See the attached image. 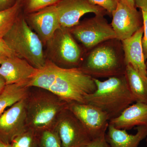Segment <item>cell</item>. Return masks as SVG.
Masks as SVG:
<instances>
[{
	"instance_id": "obj_1",
	"label": "cell",
	"mask_w": 147,
	"mask_h": 147,
	"mask_svg": "<svg viewBox=\"0 0 147 147\" xmlns=\"http://www.w3.org/2000/svg\"><path fill=\"white\" fill-rule=\"evenodd\" d=\"M26 86L47 90L67 102L82 103H86V96L96 89L94 78L79 67L64 68L49 60L38 69Z\"/></svg>"
},
{
	"instance_id": "obj_2",
	"label": "cell",
	"mask_w": 147,
	"mask_h": 147,
	"mask_svg": "<svg viewBox=\"0 0 147 147\" xmlns=\"http://www.w3.org/2000/svg\"><path fill=\"white\" fill-rule=\"evenodd\" d=\"M89 51L79 67L85 73L97 79L125 74L126 65L121 40H108Z\"/></svg>"
},
{
	"instance_id": "obj_3",
	"label": "cell",
	"mask_w": 147,
	"mask_h": 147,
	"mask_svg": "<svg viewBox=\"0 0 147 147\" xmlns=\"http://www.w3.org/2000/svg\"><path fill=\"white\" fill-rule=\"evenodd\" d=\"M94 79L96 90L86 96L85 102L102 110L108 115L110 120L118 117L135 102L125 74L110 77L104 81Z\"/></svg>"
},
{
	"instance_id": "obj_4",
	"label": "cell",
	"mask_w": 147,
	"mask_h": 147,
	"mask_svg": "<svg viewBox=\"0 0 147 147\" xmlns=\"http://www.w3.org/2000/svg\"><path fill=\"white\" fill-rule=\"evenodd\" d=\"M3 39L16 56L26 60L35 68L45 65L47 60L43 43L22 16L17 17Z\"/></svg>"
},
{
	"instance_id": "obj_5",
	"label": "cell",
	"mask_w": 147,
	"mask_h": 147,
	"mask_svg": "<svg viewBox=\"0 0 147 147\" xmlns=\"http://www.w3.org/2000/svg\"><path fill=\"white\" fill-rule=\"evenodd\" d=\"M48 55L66 68L79 67L84 51L74 39L69 28H60L46 44Z\"/></svg>"
},
{
	"instance_id": "obj_6",
	"label": "cell",
	"mask_w": 147,
	"mask_h": 147,
	"mask_svg": "<svg viewBox=\"0 0 147 147\" xmlns=\"http://www.w3.org/2000/svg\"><path fill=\"white\" fill-rule=\"evenodd\" d=\"M103 16L96 15L69 28L73 36L88 50L106 40L117 38L112 26Z\"/></svg>"
},
{
	"instance_id": "obj_7",
	"label": "cell",
	"mask_w": 147,
	"mask_h": 147,
	"mask_svg": "<svg viewBox=\"0 0 147 147\" xmlns=\"http://www.w3.org/2000/svg\"><path fill=\"white\" fill-rule=\"evenodd\" d=\"M67 104L60 98L44 97L34 100L27 110L30 129L38 133L50 129V125L67 108Z\"/></svg>"
},
{
	"instance_id": "obj_8",
	"label": "cell",
	"mask_w": 147,
	"mask_h": 147,
	"mask_svg": "<svg viewBox=\"0 0 147 147\" xmlns=\"http://www.w3.org/2000/svg\"><path fill=\"white\" fill-rule=\"evenodd\" d=\"M67 108L83 125L91 140L105 135L109 126L108 115L89 103L67 102Z\"/></svg>"
},
{
	"instance_id": "obj_9",
	"label": "cell",
	"mask_w": 147,
	"mask_h": 147,
	"mask_svg": "<svg viewBox=\"0 0 147 147\" xmlns=\"http://www.w3.org/2000/svg\"><path fill=\"white\" fill-rule=\"evenodd\" d=\"M56 130L62 147H86L91 141L81 122L67 108L60 115Z\"/></svg>"
},
{
	"instance_id": "obj_10",
	"label": "cell",
	"mask_w": 147,
	"mask_h": 147,
	"mask_svg": "<svg viewBox=\"0 0 147 147\" xmlns=\"http://www.w3.org/2000/svg\"><path fill=\"white\" fill-rule=\"evenodd\" d=\"M61 28H70L79 23L80 18L87 13L104 16L107 12L99 6L87 0H61L56 4Z\"/></svg>"
},
{
	"instance_id": "obj_11",
	"label": "cell",
	"mask_w": 147,
	"mask_h": 147,
	"mask_svg": "<svg viewBox=\"0 0 147 147\" xmlns=\"http://www.w3.org/2000/svg\"><path fill=\"white\" fill-rule=\"evenodd\" d=\"M25 99L16 102L0 115V141L5 144H10L15 137L27 129L24 125L27 118Z\"/></svg>"
},
{
	"instance_id": "obj_12",
	"label": "cell",
	"mask_w": 147,
	"mask_h": 147,
	"mask_svg": "<svg viewBox=\"0 0 147 147\" xmlns=\"http://www.w3.org/2000/svg\"><path fill=\"white\" fill-rule=\"evenodd\" d=\"M112 14L111 26L116 38L121 41L130 37L143 26L142 13L136 7L132 8L119 1Z\"/></svg>"
},
{
	"instance_id": "obj_13",
	"label": "cell",
	"mask_w": 147,
	"mask_h": 147,
	"mask_svg": "<svg viewBox=\"0 0 147 147\" xmlns=\"http://www.w3.org/2000/svg\"><path fill=\"white\" fill-rule=\"evenodd\" d=\"M27 21L43 44H46L56 30L61 28L56 4L30 13Z\"/></svg>"
},
{
	"instance_id": "obj_14",
	"label": "cell",
	"mask_w": 147,
	"mask_h": 147,
	"mask_svg": "<svg viewBox=\"0 0 147 147\" xmlns=\"http://www.w3.org/2000/svg\"><path fill=\"white\" fill-rule=\"evenodd\" d=\"M37 69L26 60L15 56L7 57L1 64L0 75L5 80L6 85H26Z\"/></svg>"
},
{
	"instance_id": "obj_15",
	"label": "cell",
	"mask_w": 147,
	"mask_h": 147,
	"mask_svg": "<svg viewBox=\"0 0 147 147\" xmlns=\"http://www.w3.org/2000/svg\"><path fill=\"white\" fill-rule=\"evenodd\" d=\"M144 26L132 36L122 40L125 64L130 65L147 82L146 60L142 46Z\"/></svg>"
},
{
	"instance_id": "obj_16",
	"label": "cell",
	"mask_w": 147,
	"mask_h": 147,
	"mask_svg": "<svg viewBox=\"0 0 147 147\" xmlns=\"http://www.w3.org/2000/svg\"><path fill=\"white\" fill-rule=\"evenodd\" d=\"M109 124L120 129L129 130L135 126L147 127V104L136 102L126 108Z\"/></svg>"
},
{
	"instance_id": "obj_17",
	"label": "cell",
	"mask_w": 147,
	"mask_h": 147,
	"mask_svg": "<svg viewBox=\"0 0 147 147\" xmlns=\"http://www.w3.org/2000/svg\"><path fill=\"white\" fill-rule=\"evenodd\" d=\"M135 134H130L125 129H120L109 124L105 139L111 147H139L140 143L147 136V127H136Z\"/></svg>"
},
{
	"instance_id": "obj_18",
	"label": "cell",
	"mask_w": 147,
	"mask_h": 147,
	"mask_svg": "<svg viewBox=\"0 0 147 147\" xmlns=\"http://www.w3.org/2000/svg\"><path fill=\"white\" fill-rule=\"evenodd\" d=\"M125 75L135 102L147 104V82L131 65H127Z\"/></svg>"
},
{
	"instance_id": "obj_19",
	"label": "cell",
	"mask_w": 147,
	"mask_h": 147,
	"mask_svg": "<svg viewBox=\"0 0 147 147\" xmlns=\"http://www.w3.org/2000/svg\"><path fill=\"white\" fill-rule=\"evenodd\" d=\"M27 88L25 84L6 85L0 94V115L8 108L26 98Z\"/></svg>"
},
{
	"instance_id": "obj_20",
	"label": "cell",
	"mask_w": 147,
	"mask_h": 147,
	"mask_svg": "<svg viewBox=\"0 0 147 147\" xmlns=\"http://www.w3.org/2000/svg\"><path fill=\"white\" fill-rule=\"evenodd\" d=\"M21 0H17L13 6L0 11V39L3 38L13 26L19 15Z\"/></svg>"
},
{
	"instance_id": "obj_21",
	"label": "cell",
	"mask_w": 147,
	"mask_h": 147,
	"mask_svg": "<svg viewBox=\"0 0 147 147\" xmlns=\"http://www.w3.org/2000/svg\"><path fill=\"white\" fill-rule=\"evenodd\" d=\"M10 145L11 147H41L39 134L30 129L15 137Z\"/></svg>"
},
{
	"instance_id": "obj_22",
	"label": "cell",
	"mask_w": 147,
	"mask_h": 147,
	"mask_svg": "<svg viewBox=\"0 0 147 147\" xmlns=\"http://www.w3.org/2000/svg\"><path fill=\"white\" fill-rule=\"evenodd\" d=\"M41 147H62L57 130L46 129L39 133Z\"/></svg>"
},
{
	"instance_id": "obj_23",
	"label": "cell",
	"mask_w": 147,
	"mask_h": 147,
	"mask_svg": "<svg viewBox=\"0 0 147 147\" xmlns=\"http://www.w3.org/2000/svg\"><path fill=\"white\" fill-rule=\"evenodd\" d=\"M61 0H27L26 11L27 13H33L45 8L57 4Z\"/></svg>"
},
{
	"instance_id": "obj_24",
	"label": "cell",
	"mask_w": 147,
	"mask_h": 147,
	"mask_svg": "<svg viewBox=\"0 0 147 147\" xmlns=\"http://www.w3.org/2000/svg\"><path fill=\"white\" fill-rule=\"evenodd\" d=\"M90 3L99 6L107 12L112 13L116 9L119 1L118 0H87Z\"/></svg>"
},
{
	"instance_id": "obj_25",
	"label": "cell",
	"mask_w": 147,
	"mask_h": 147,
	"mask_svg": "<svg viewBox=\"0 0 147 147\" xmlns=\"http://www.w3.org/2000/svg\"><path fill=\"white\" fill-rule=\"evenodd\" d=\"M144 26V35L142 38V46L145 60L147 59V11H142Z\"/></svg>"
},
{
	"instance_id": "obj_26",
	"label": "cell",
	"mask_w": 147,
	"mask_h": 147,
	"mask_svg": "<svg viewBox=\"0 0 147 147\" xmlns=\"http://www.w3.org/2000/svg\"><path fill=\"white\" fill-rule=\"evenodd\" d=\"M105 135L92 139L86 147H111L106 141Z\"/></svg>"
},
{
	"instance_id": "obj_27",
	"label": "cell",
	"mask_w": 147,
	"mask_h": 147,
	"mask_svg": "<svg viewBox=\"0 0 147 147\" xmlns=\"http://www.w3.org/2000/svg\"><path fill=\"white\" fill-rule=\"evenodd\" d=\"M0 55L7 57L16 56L3 38L0 39Z\"/></svg>"
},
{
	"instance_id": "obj_28",
	"label": "cell",
	"mask_w": 147,
	"mask_h": 147,
	"mask_svg": "<svg viewBox=\"0 0 147 147\" xmlns=\"http://www.w3.org/2000/svg\"><path fill=\"white\" fill-rule=\"evenodd\" d=\"M14 0H0V11L6 10L14 5Z\"/></svg>"
},
{
	"instance_id": "obj_29",
	"label": "cell",
	"mask_w": 147,
	"mask_h": 147,
	"mask_svg": "<svg viewBox=\"0 0 147 147\" xmlns=\"http://www.w3.org/2000/svg\"><path fill=\"white\" fill-rule=\"evenodd\" d=\"M135 6L139 7L141 11H147V0H134Z\"/></svg>"
},
{
	"instance_id": "obj_30",
	"label": "cell",
	"mask_w": 147,
	"mask_h": 147,
	"mask_svg": "<svg viewBox=\"0 0 147 147\" xmlns=\"http://www.w3.org/2000/svg\"><path fill=\"white\" fill-rule=\"evenodd\" d=\"M132 8L136 7L134 0H118Z\"/></svg>"
},
{
	"instance_id": "obj_31",
	"label": "cell",
	"mask_w": 147,
	"mask_h": 147,
	"mask_svg": "<svg viewBox=\"0 0 147 147\" xmlns=\"http://www.w3.org/2000/svg\"><path fill=\"white\" fill-rule=\"evenodd\" d=\"M6 86L5 80L3 78L2 76L0 75V94L2 92L4 88Z\"/></svg>"
},
{
	"instance_id": "obj_32",
	"label": "cell",
	"mask_w": 147,
	"mask_h": 147,
	"mask_svg": "<svg viewBox=\"0 0 147 147\" xmlns=\"http://www.w3.org/2000/svg\"><path fill=\"white\" fill-rule=\"evenodd\" d=\"M0 147H11L9 144H6L0 141Z\"/></svg>"
},
{
	"instance_id": "obj_33",
	"label": "cell",
	"mask_w": 147,
	"mask_h": 147,
	"mask_svg": "<svg viewBox=\"0 0 147 147\" xmlns=\"http://www.w3.org/2000/svg\"><path fill=\"white\" fill-rule=\"evenodd\" d=\"M7 57H5V56H1V55H0V65H1V64L2 63L3 61H4V60Z\"/></svg>"
},
{
	"instance_id": "obj_34",
	"label": "cell",
	"mask_w": 147,
	"mask_h": 147,
	"mask_svg": "<svg viewBox=\"0 0 147 147\" xmlns=\"http://www.w3.org/2000/svg\"><path fill=\"white\" fill-rule=\"evenodd\" d=\"M146 69H147V59L146 61Z\"/></svg>"
},
{
	"instance_id": "obj_35",
	"label": "cell",
	"mask_w": 147,
	"mask_h": 147,
	"mask_svg": "<svg viewBox=\"0 0 147 147\" xmlns=\"http://www.w3.org/2000/svg\"><path fill=\"white\" fill-rule=\"evenodd\" d=\"M146 145L147 146V136L146 138Z\"/></svg>"
}]
</instances>
